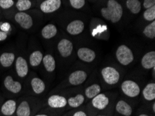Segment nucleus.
Here are the masks:
<instances>
[{
  "label": "nucleus",
  "instance_id": "obj_1",
  "mask_svg": "<svg viewBox=\"0 0 155 116\" xmlns=\"http://www.w3.org/2000/svg\"><path fill=\"white\" fill-rule=\"evenodd\" d=\"M45 107L44 99L25 94L18 98L15 116H33Z\"/></svg>",
  "mask_w": 155,
  "mask_h": 116
},
{
  "label": "nucleus",
  "instance_id": "obj_2",
  "mask_svg": "<svg viewBox=\"0 0 155 116\" xmlns=\"http://www.w3.org/2000/svg\"><path fill=\"white\" fill-rule=\"evenodd\" d=\"M2 87L8 98H18L25 94V82L18 78L16 79L11 73L4 75L2 80Z\"/></svg>",
  "mask_w": 155,
  "mask_h": 116
},
{
  "label": "nucleus",
  "instance_id": "obj_3",
  "mask_svg": "<svg viewBox=\"0 0 155 116\" xmlns=\"http://www.w3.org/2000/svg\"><path fill=\"white\" fill-rule=\"evenodd\" d=\"M25 94L43 99V96L46 93L48 85L46 81L41 77L31 71L25 79Z\"/></svg>",
  "mask_w": 155,
  "mask_h": 116
},
{
  "label": "nucleus",
  "instance_id": "obj_4",
  "mask_svg": "<svg viewBox=\"0 0 155 116\" xmlns=\"http://www.w3.org/2000/svg\"><path fill=\"white\" fill-rule=\"evenodd\" d=\"M102 17L112 23H116L120 20L123 14V9L121 4L116 0H109L107 7L101 9Z\"/></svg>",
  "mask_w": 155,
  "mask_h": 116
},
{
  "label": "nucleus",
  "instance_id": "obj_5",
  "mask_svg": "<svg viewBox=\"0 0 155 116\" xmlns=\"http://www.w3.org/2000/svg\"><path fill=\"white\" fill-rule=\"evenodd\" d=\"M13 66L16 77L25 81L31 72L28 62V57L25 56V53L17 54Z\"/></svg>",
  "mask_w": 155,
  "mask_h": 116
},
{
  "label": "nucleus",
  "instance_id": "obj_6",
  "mask_svg": "<svg viewBox=\"0 0 155 116\" xmlns=\"http://www.w3.org/2000/svg\"><path fill=\"white\" fill-rule=\"evenodd\" d=\"M45 107L55 110H62L67 107L68 98L64 94L59 93H51L44 99Z\"/></svg>",
  "mask_w": 155,
  "mask_h": 116
},
{
  "label": "nucleus",
  "instance_id": "obj_7",
  "mask_svg": "<svg viewBox=\"0 0 155 116\" xmlns=\"http://www.w3.org/2000/svg\"><path fill=\"white\" fill-rule=\"evenodd\" d=\"M101 76L103 81L108 86H116L120 80L119 71L112 66H106L101 70Z\"/></svg>",
  "mask_w": 155,
  "mask_h": 116
},
{
  "label": "nucleus",
  "instance_id": "obj_8",
  "mask_svg": "<svg viewBox=\"0 0 155 116\" xmlns=\"http://www.w3.org/2000/svg\"><path fill=\"white\" fill-rule=\"evenodd\" d=\"M116 57L122 65L127 66L133 62L134 56L131 49L125 45H121L116 49Z\"/></svg>",
  "mask_w": 155,
  "mask_h": 116
},
{
  "label": "nucleus",
  "instance_id": "obj_9",
  "mask_svg": "<svg viewBox=\"0 0 155 116\" xmlns=\"http://www.w3.org/2000/svg\"><path fill=\"white\" fill-rule=\"evenodd\" d=\"M120 90L124 95L130 98H136L141 93L140 87L137 82L131 79L124 81L120 85Z\"/></svg>",
  "mask_w": 155,
  "mask_h": 116
},
{
  "label": "nucleus",
  "instance_id": "obj_10",
  "mask_svg": "<svg viewBox=\"0 0 155 116\" xmlns=\"http://www.w3.org/2000/svg\"><path fill=\"white\" fill-rule=\"evenodd\" d=\"M111 104V97L107 93H100L91 99V106L94 110L104 111Z\"/></svg>",
  "mask_w": 155,
  "mask_h": 116
},
{
  "label": "nucleus",
  "instance_id": "obj_11",
  "mask_svg": "<svg viewBox=\"0 0 155 116\" xmlns=\"http://www.w3.org/2000/svg\"><path fill=\"white\" fill-rule=\"evenodd\" d=\"M88 77V73L85 70H75L70 73L68 79L65 80V85L71 86H79L86 81Z\"/></svg>",
  "mask_w": 155,
  "mask_h": 116
},
{
  "label": "nucleus",
  "instance_id": "obj_12",
  "mask_svg": "<svg viewBox=\"0 0 155 116\" xmlns=\"http://www.w3.org/2000/svg\"><path fill=\"white\" fill-rule=\"evenodd\" d=\"M18 98H6L0 106V116H15Z\"/></svg>",
  "mask_w": 155,
  "mask_h": 116
},
{
  "label": "nucleus",
  "instance_id": "obj_13",
  "mask_svg": "<svg viewBox=\"0 0 155 116\" xmlns=\"http://www.w3.org/2000/svg\"><path fill=\"white\" fill-rule=\"evenodd\" d=\"M15 22L24 30H29L34 26V19L26 12H17L14 15Z\"/></svg>",
  "mask_w": 155,
  "mask_h": 116
},
{
  "label": "nucleus",
  "instance_id": "obj_14",
  "mask_svg": "<svg viewBox=\"0 0 155 116\" xmlns=\"http://www.w3.org/2000/svg\"><path fill=\"white\" fill-rule=\"evenodd\" d=\"M17 53L14 51H4L0 52V69L8 70L13 67Z\"/></svg>",
  "mask_w": 155,
  "mask_h": 116
},
{
  "label": "nucleus",
  "instance_id": "obj_15",
  "mask_svg": "<svg viewBox=\"0 0 155 116\" xmlns=\"http://www.w3.org/2000/svg\"><path fill=\"white\" fill-rule=\"evenodd\" d=\"M115 111L117 114L121 116H131L133 108L130 104L123 99H120L115 104Z\"/></svg>",
  "mask_w": 155,
  "mask_h": 116
},
{
  "label": "nucleus",
  "instance_id": "obj_16",
  "mask_svg": "<svg viewBox=\"0 0 155 116\" xmlns=\"http://www.w3.org/2000/svg\"><path fill=\"white\" fill-rule=\"evenodd\" d=\"M44 54L41 49H36L31 51L28 56V62H29V67L32 69H36L40 65H41L42 61H43Z\"/></svg>",
  "mask_w": 155,
  "mask_h": 116
},
{
  "label": "nucleus",
  "instance_id": "obj_17",
  "mask_svg": "<svg viewBox=\"0 0 155 116\" xmlns=\"http://www.w3.org/2000/svg\"><path fill=\"white\" fill-rule=\"evenodd\" d=\"M58 53L63 58H68L71 56L73 51V44L69 40L63 38L58 42L57 45Z\"/></svg>",
  "mask_w": 155,
  "mask_h": 116
},
{
  "label": "nucleus",
  "instance_id": "obj_18",
  "mask_svg": "<svg viewBox=\"0 0 155 116\" xmlns=\"http://www.w3.org/2000/svg\"><path fill=\"white\" fill-rule=\"evenodd\" d=\"M41 65L43 66L44 71L47 74L51 75L54 72L56 68V62L55 58L51 54H44Z\"/></svg>",
  "mask_w": 155,
  "mask_h": 116
},
{
  "label": "nucleus",
  "instance_id": "obj_19",
  "mask_svg": "<svg viewBox=\"0 0 155 116\" xmlns=\"http://www.w3.org/2000/svg\"><path fill=\"white\" fill-rule=\"evenodd\" d=\"M61 5V0H45L40 5V10L44 13H51L58 10Z\"/></svg>",
  "mask_w": 155,
  "mask_h": 116
},
{
  "label": "nucleus",
  "instance_id": "obj_20",
  "mask_svg": "<svg viewBox=\"0 0 155 116\" xmlns=\"http://www.w3.org/2000/svg\"><path fill=\"white\" fill-rule=\"evenodd\" d=\"M77 55L81 61L85 63H91L96 58V53L88 47H81L77 50Z\"/></svg>",
  "mask_w": 155,
  "mask_h": 116
},
{
  "label": "nucleus",
  "instance_id": "obj_21",
  "mask_svg": "<svg viewBox=\"0 0 155 116\" xmlns=\"http://www.w3.org/2000/svg\"><path fill=\"white\" fill-rule=\"evenodd\" d=\"M142 96L145 101L152 102L155 99V83L154 81L147 84L141 91Z\"/></svg>",
  "mask_w": 155,
  "mask_h": 116
},
{
  "label": "nucleus",
  "instance_id": "obj_22",
  "mask_svg": "<svg viewBox=\"0 0 155 116\" xmlns=\"http://www.w3.org/2000/svg\"><path fill=\"white\" fill-rule=\"evenodd\" d=\"M86 101V98L84 94L77 93L70 96L68 98V106L70 108H78L84 104Z\"/></svg>",
  "mask_w": 155,
  "mask_h": 116
},
{
  "label": "nucleus",
  "instance_id": "obj_23",
  "mask_svg": "<svg viewBox=\"0 0 155 116\" xmlns=\"http://www.w3.org/2000/svg\"><path fill=\"white\" fill-rule=\"evenodd\" d=\"M84 29V23L81 20H76L70 22L67 26L66 30L68 34L72 35H79L83 32Z\"/></svg>",
  "mask_w": 155,
  "mask_h": 116
},
{
  "label": "nucleus",
  "instance_id": "obj_24",
  "mask_svg": "<svg viewBox=\"0 0 155 116\" xmlns=\"http://www.w3.org/2000/svg\"><path fill=\"white\" fill-rule=\"evenodd\" d=\"M141 65L145 70H152L155 67V51L145 54L141 59Z\"/></svg>",
  "mask_w": 155,
  "mask_h": 116
},
{
  "label": "nucleus",
  "instance_id": "obj_25",
  "mask_svg": "<svg viewBox=\"0 0 155 116\" xmlns=\"http://www.w3.org/2000/svg\"><path fill=\"white\" fill-rule=\"evenodd\" d=\"M100 93H102V87L97 83H94L86 88L84 94L88 100H91Z\"/></svg>",
  "mask_w": 155,
  "mask_h": 116
},
{
  "label": "nucleus",
  "instance_id": "obj_26",
  "mask_svg": "<svg viewBox=\"0 0 155 116\" xmlns=\"http://www.w3.org/2000/svg\"><path fill=\"white\" fill-rule=\"evenodd\" d=\"M57 32V28L54 25L48 24L42 29L41 36L45 40H50L55 36Z\"/></svg>",
  "mask_w": 155,
  "mask_h": 116
},
{
  "label": "nucleus",
  "instance_id": "obj_27",
  "mask_svg": "<svg viewBox=\"0 0 155 116\" xmlns=\"http://www.w3.org/2000/svg\"><path fill=\"white\" fill-rule=\"evenodd\" d=\"M62 110H55L48 107H43L33 116H60L61 115Z\"/></svg>",
  "mask_w": 155,
  "mask_h": 116
},
{
  "label": "nucleus",
  "instance_id": "obj_28",
  "mask_svg": "<svg viewBox=\"0 0 155 116\" xmlns=\"http://www.w3.org/2000/svg\"><path fill=\"white\" fill-rule=\"evenodd\" d=\"M15 6L19 12H26L31 8L33 2L31 0H17Z\"/></svg>",
  "mask_w": 155,
  "mask_h": 116
},
{
  "label": "nucleus",
  "instance_id": "obj_29",
  "mask_svg": "<svg viewBox=\"0 0 155 116\" xmlns=\"http://www.w3.org/2000/svg\"><path fill=\"white\" fill-rule=\"evenodd\" d=\"M126 6L133 14H138L141 9V4L138 0H127Z\"/></svg>",
  "mask_w": 155,
  "mask_h": 116
},
{
  "label": "nucleus",
  "instance_id": "obj_30",
  "mask_svg": "<svg viewBox=\"0 0 155 116\" xmlns=\"http://www.w3.org/2000/svg\"><path fill=\"white\" fill-rule=\"evenodd\" d=\"M143 34L148 38L154 39L155 38V21L152 22L145 27L143 30Z\"/></svg>",
  "mask_w": 155,
  "mask_h": 116
},
{
  "label": "nucleus",
  "instance_id": "obj_31",
  "mask_svg": "<svg viewBox=\"0 0 155 116\" xmlns=\"http://www.w3.org/2000/svg\"><path fill=\"white\" fill-rule=\"evenodd\" d=\"M143 18L147 21H154L155 20V6L151 7V8H147L143 13Z\"/></svg>",
  "mask_w": 155,
  "mask_h": 116
},
{
  "label": "nucleus",
  "instance_id": "obj_32",
  "mask_svg": "<svg viewBox=\"0 0 155 116\" xmlns=\"http://www.w3.org/2000/svg\"><path fill=\"white\" fill-rule=\"evenodd\" d=\"M14 0H0V8L3 10H7L15 5Z\"/></svg>",
  "mask_w": 155,
  "mask_h": 116
},
{
  "label": "nucleus",
  "instance_id": "obj_33",
  "mask_svg": "<svg viewBox=\"0 0 155 116\" xmlns=\"http://www.w3.org/2000/svg\"><path fill=\"white\" fill-rule=\"evenodd\" d=\"M70 116H89V114L86 108H81L71 111Z\"/></svg>",
  "mask_w": 155,
  "mask_h": 116
},
{
  "label": "nucleus",
  "instance_id": "obj_34",
  "mask_svg": "<svg viewBox=\"0 0 155 116\" xmlns=\"http://www.w3.org/2000/svg\"><path fill=\"white\" fill-rule=\"evenodd\" d=\"M85 0H70V5L75 9H80L85 5Z\"/></svg>",
  "mask_w": 155,
  "mask_h": 116
},
{
  "label": "nucleus",
  "instance_id": "obj_35",
  "mask_svg": "<svg viewBox=\"0 0 155 116\" xmlns=\"http://www.w3.org/2000/svg\"><path fill=\"white\" fill-rule=\"evenodd\" d=\"M0 30L10 34L12 30V27L8 22H0Z\"/></svg>",
  "mask_w": 155,
  "mask_h": 116
},
{
  "label": "nucleus",
  "instance_id": "obj_36",
  "mask_svg": "<svg viewBox=\"0 0 155 116\" xmlns=\"http://www.w3.org/2000/svg\"><path fill=\"white\" fill-rule=\"evenodd\" d=\"M155 6V0H144L143 1V6L145 8H149Z\"/></svg>",
  "mask_w": 155,
  "mask_h": 116
},
{
  "label": "nucleus",
  "instance_id": "obj_37",
  "mask_svg": "<svg viewBox=\"0 0 155 116\" xmlns=\"http://www.w3.org/2000/svg\"><path fill=\"white\" fill-rule=\"evenodd\" d=\"M9 33H6L0 30V42H4L8 39L9 36Z\"/></svg>",
  "mask_w": 155,
  "mask_h": 116
},
{
  "label": "nucleus",
  "instance_id": "obj_38",
  "mask_svg": "<svg viewBox=\"0 0 155 116\" xmlns=\"http://www.w3.org/2000/svg\"><path fill=\"white\" fill-rule=\"evenodd\" d=\"M152 107H151V108H152V114L153 115H154V113H155V101H153L152 102Z\"/></svg>",
  "mask_w": 155,
  "mask_h": 116
},
{
  "label": "nucleus",
  "instance_id": "obj_39",
  "mask_svg": "<svg viewBox=\"0 0 155 116\" xmlns=\"http://www.w3.org/2000/svg\"><path fill=\"white\" fill-rule=\"evenodd\" d=\"M4 99H5V98H4L3 94H2V92L0 91V106H1L2 103L3 102V101H4Z\"/></svg>",
  "mask_w": 155,
  "mask_h": 116
},
{
  "label": "nucleus",
  "instance_id": "obj_40",
  "mask_svg": "<svg viewBox=\"0 0 155 116\" xmlns=\"http://www.w3.org/2000/svg\"><path fill=\"white\" fill-rule=\"evenodd\" d=\"M93 116H111V115L108 114V113H106V114H97V115H95Z\"/></svg>",
  "mask_w": 155,
  "mask_h": 116
},
{
  "label": "nucleus",
  "instance_id": "obj_41",
  "mask_svg": "<svg viewBox=\"0 0 155 116\" xmlns=\"http://www.w3.org/2000/svg\"><path fill=\"white\" fill-rule=\"evenodd\" d=\"M138 116H150V115L147 114V113H140V114L138 115Z\"/></svg>",
  "mask_w": 155,
  "mask_h": 116
},
{
  "label": "nucleus",
  "instance_id": "obj_42",
  "mask_svg": "<svg viewBox=\"0 0 155 116\" xmlns=\"http://www.w3.org/2000/svg\"><path fill=\"white\" fill-rule=\"evenodd\" d=\"M70 113H71V111H69V112H68L67 113H65V114H63V115H60V116H70Z\"/></svg>",
  "mask_w": 155,
  "mask_h": 116
},
{
  "label": "nucleus",
  "instance_id": "obj_43",
  "mask_svg": "<svg viewBox=\"0 0 155 116\" xmlns=\"http://www.w3.org/2000/svg\"><path fill=\"white\" fill-rule=\"evenodd\" d=\"M14 1H15V0H14Z\"/></svg>",
  "mask_w": 155,
  "mask_h": 116
}]
</instances>
